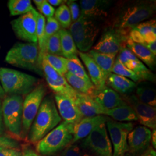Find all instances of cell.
<instances>
[{"instance_id": "1f68e13d", "label": "cell", "mask_w": 156, "mask_h": 156, "mask_svg": "<svg viewBox=\"0 0 156 156\" xmlns=\"http://www.w3.org/2000/svg\"><path fill=\"white\" fill-rule=\"evenodd\" d=\"M8 6L11 16L23 15L33 8L30 0H10L8 1Z\"/></svg>"}, {"instance_id": "ac0fdd59", "label": "cell", "mask_w": 156, "mask_h": 156, "mask_svg": "<svg viewBox=\"0 0 156 156\" xmlns=\"http://www.w3.org/2000/svg\"><path fill=\"white\" fill-rule=\"evenodd\" d=\"M109 117L104 115L93 117H83L78 123L74 124L73 141L71 144L85 138L96 127L101 124L105 123Z\"/></svg>"}, {"instance_id": "7a4b0ae2", "label": "cell", "mask_w": 156, "mask_h": 156, "mask_svg": "<svg viewBox=\"0 0 156 156\" xmlns=\"http://www.w3.org/2000/svg\"><path fill=\"white\" fill-rule=\"evenodd\" d=\"M155 10L156 6L153 2H135L123 8L116 16L112 28L116 29L128 37L130 31L150 18L154 13Z\"/></svg>"}, {"instance_id": "7402d4cb", "label": "cell", "mask_w": 156, "mask_h": 156, "mask_svg": "<svg viewBox=\"0 0 156 156\" xmlns=\"http://www.w3.org/2000/svg\"><path fill=\"white\" fill-rule=\"evenodd\" d=\"M126 47L131 50L140 60H142L151 70L156 68V56L153 55L145 45L133 42L128 37L126 41Z\"/></svg>"}, {"instance_id": "52a82bcc", "label": "cell", "mask_w": 156, "mask_h": 156, "mask_svg": "<svg viewBox=\"0 0 156 156\" xmlns=\"http://www.w3.org/2000/svg\"><path fill=\"white\" fill-rule=\"evenodd\" d=\"M100 32V28L92 20L80 15L78 20L69 27L76 48L81 52L89 51Z\"/></svg>"}, {"instance_id": "4dcf8cb0", "label": "cell", "mask_w": 156, "mask_h": 156, "mask_svg": "<svg viewBox=\"0 0 156 156\" xmlns=\"http://www.w3.org/2000/svg\"><path fill=\"white\" fill-rule=\"evenodd\" d=\"M66 67L67 73H70L73 75L82 78L86 80L91 81L89 75L86 73L82 63L79 59L78 57L72 58H66Z\"/></svg>"}, {"instance_id": "8d00e7d4", "label": "cell", "mask_w": 156, "mask_h": 156, "mask_svg": "<svg viewBox=\"0 0 156 156\" xmlns=\"http://www.w3.org/2000/svg\"><path fill=\"white\" fill-rule=\"evenodd\" d=\"M45 24L46 20L45 17L39 13L37 25V37L39 52L42 50L44 44V39L45 36Z\"/></svg>"}, {"instance_id": "9a60e30c", "label": "cell", "mask_w": 156, "mask_h": 156, "mask_svg": "<svg viewBox=\"0 0 156 156\" xmlns=\"http://www.w3.org/2000/svg\"><path fill=\"white\" fill-rule=\"evenodd\" d=\"M89 95L105 111L127 104L120 95L106 85L100 89L95 87Z\"/></svg>"}, {"instance_id": "603a6c76", "label": "cell", "mask_w": 156, "mask_h": 156, "mask_svg": "<svg viewBox=\"0 0 156 156\" xmlns=\"http://www.w3.org/2000/svg\"><path fill=\"white\" fill-rule=\"evenodd\" d=\"M106 85H108L119 94H121L124 95L131 93L136 86V84L131 80L113 73H111L107 78Z\"/></svg>"}, {"instance_id": "f1b7e54d", "label": "cell", "mask_w": 156, "mask_h": 156, "mask_svg": "<svg viewBox=\"0 0 156 156\" xmlns=\"http://www.w3.org/2000/svg\"><path fill=\"white\" fill-rule=\"evenodd\" d=\"M64 77L69 84L78 93L89 95L95 87L91 81L79 78L70 73H66Z\"/></svg>"}, {"instance_id": "7dc6e473", "label": "cell", "mask_w": 156, "mask_h": 156, "mask_svg": "<svg viewBox=\"0 0 156 156\" xmlns=\"http://www.w3.org/2000/svg\"><path fill=\"white\" fill-rule=\"evenodd\" d=\"M22 156H42L37 151H34L30 148H26L22 152Z\"/></svg>"}, {"instance_id": "7c38bea8", "label": "cell", "mask_w": 156, "mask_h": 156, "mask_svg": "<svg viewBox=\"0 0 156 156\" xmlns=\"http://www.w3.org/2000/svg\"><path fill=\"white\" fill-rule=\"evenodd\" d=\"M128 38L116 29L108 30L102 34L98 42L94 46L93 50L101 53L116 55L126 47Z\"/></svg>"}, {"instance_id": "b9f144b4", "label": "cell", "mask_w": 156, "mask_h": 156, "mask_svg": "<svg viewBox=\"0 0 156 156\" xmlns=\"http://www.w3.org/2000/svg\"><path fill=\"white\" fill-rule=\"evenodd\" d=\"M67 6L71 13L72 22H75L80 15V11L79 9V6L77 2L74 1H67Z\"/></svg>"}, {"instance_id": "ab89813d", "label": "cell", "mask_w": 156, "mask_h": 156, "mask_svg": "<svg viewBox=\"0 0 156 156\" xmlns=\"http://www.w3.org/2000/svg\"><path fill=\"white\" fill-rule=\"evenodd\" d=\"M20 147L19 142L15 139L5 136H0V149L17 148Z\"/></svg>"}, {"instance_id": "3957f363", "label": "cell", "mask_w": 156, "mask_h": 156, "mask_svg": "<svg viewBox=\"0 0 156 156\" xmlns=\"http://www.w3.org/2000/svg\"><path fill=\"white\" fill-rule=\"evenodd\" d=\"M5 62L13 66L42 75L37 43H16L7 53Z\"/></svg>"}, {"instance_id": "484cf974", "label": "cell", "mask_w": 156, "mask_h": 156, "mask_svg": "<svg viewBox=\"0 0 156 156\" xmlns=\"http://www.w3.org/2000/svg\"><path fill=\"white\" fill-rule=\"evenodd\" d=\"M88 55L100 67L106 80L109 75L112 73V69L116 55L101 53L93 49L89 50Z\"/></svg>"}, {"instance_id": "836d02e7", "label": "cell", "mask_w": 156, "mask_h": 156, "mask_svg": "<svg viewBox=\"0 0 156 156\" xmlns=\"http://www.w3.org/2000/svg\"><path fill=\"white\" fill-rule=\"evenodd\" d=\"M43 58H45L62 76H64L67 73L66 58L64 57L45 54Z\"/></svg>"}, {"instance_id": "4316f807", "label": "cell", "mask_w": 156, "mask_h": 156, "mask_svg": "<svg viewBox=\"0 0 156 156\" xmlns=\"http://www.w3.org/2000/svg\"><path fill=\"white\" fill-rule=\"evenodd\" d=\"M46 78V82L55 94L65 96L75 100L77 92L69 84L64 76H60L58 80L54 81Z\"/></svg>"}, {"instance_id": "2e32d148", "label": "cell", "mask_w": 156, "mask_h": 156, "mask_svg": "<svg viewBox=\"0 0 156 156\" xmlns=\"http://www.w3.org/2000/svg\"><path fill=\"white\" fill-rule=\"evenodd\" d=\"M126 102L132 106L138 120L144 126L155 129L156 128V107L149 106L140 102L135 95L126 97Z\"/></svg>"}, {"instance_id": "db71d44e", "label": "cell", "mask_w": 156, "mask_h": 156, "mask_svg": "<svg viewBox=\"0 0 156 156\" xmlns=\"http://www.w3.org/2000/svg\"><path fill=\"white\" fill-rule=\"evenodd\" d=\"M5 95V93L4 91V90L2 89V88L0 84V98H4Z\"/></svg>"}, {"instance_id": "5b68a950", "label": "cell", "mask_w": 156, "mask_h": 156, "mask_svg": "<svg viewBox=\"0 0 156 156\" xmlns=\"http://www.w3.org/2000/svg\"><path fill=\"white\" fill-rule=\"evenodd\" d=\"M73 126L62 122L37 143V151L41 155L50 156L64 149L73 141Z\"/></svg>"}, {"instance_id": "f546056e", "label": "cell", "mask_w": 156, "mask_h": 156, "mask_svg": "<svg viewBox=\"0 0 156 156\" xmlns=\"http://www.w3.org/2000/svg\"><path fill=\"white\" fill-rule=\"evenodd\" d=\"M61 29L60 24L56 20L54 17H51L47 18V21L45 24V36L44 39V44L42 49L39 52V62L41 65V62L43 57L45 55V49L47 41L50 37L56 33L58 32Z\"/></svg>"}, {"instance_id": "277c9868", "label": "cell", "mask_w": 156, "mask_h": 156, "mask_svg": "<svg viewBox=\"0 0 156 156\" xmlns=\"http://www.w3.org/2000/svg\"><path fill=\"white\" fill-rule=\"evenodd\" d=\"M39 79L26 73L0 68V83L6 95H26L39 83Z\"/></svg>"}, {"instance_id": "f5cc1de1", "label": "cell", "mask_w": 156, "mask_h": 156, "mask_svg": "<svg viewBox=\"0 0 156 156\" xmlns=\"http://www.w3.org/2000/svg\"><path fill=\"white\" fill-rule=\"evenodd\" d=\"M34 4L36 5L37 7L38 8L40 6L42 5V4L44 2V0H34L33 1Z\"/></svg>"}, {"instance_id": "d6986e66", "label": "cell", "mask_w": 156, "mask_h": 156, "mask_svg": "<svg viewBox=\"0 0 156 156\" xmlns=\"http://www.w3.org/2000/svg\"><path fill=\"white\" fill-rule=\"evenodd\" d=\"M109 4L108 1L82 0L80 1V15L90 19L106 17Z\"/></svg>"}, {"instance_id": "681fc988", "label": "cell", "mask_w": 156, "mask_h": 156, "mask_svg": "<svg viewBox=\"0 0 156 156\" xmlns=\"http://www.w3.org/2000/svg\"><path fill=\"white\" fill-rule=\"evenodd\" d=\"M139 156H156V151L154 150L153 147L149 146L147 150Z\"/></svg>"}, {"instance_id": "8fae6325", "label": "cell", "mask_w": 156, "mask_h": 156, "mask_svg": "<svg viewBox=\"0 0 156 156\" xmlns=\"http://www.w3.org/2000/svg\"><path fill=\"white\" fill-rule=\"evenodd\" d=\"M39 12L33 8L31 11L13 20L12 27L17 37L28 43H37V25Z\"/></svg>"}, {"instance_id": "c3c4849f", "label": "cell", "mask_w": 156, "mask_h": 156, "mask_svg": "<svg viewBox=\"0 0 156 156\" xmlns=\"http://www.w3.org/2000/svg\"><path fill=\"white\" fill-rule=\"evenodd\" d=\"M144 45L151 51L153 55L156 56V41L149 43H145Z\"/></svg>"}, {"instance_id": "8992f818", "label": "cell", "mask_w": 156, "mask_h": 156, "mask_svg": "<svg viewBox=\"0 0 156 156\" xmlns=\"http://www.w3.org/2000/svg\"><path fill=\"white\" fill-rule=\"evenodd\" d=\"M23 97L6 95L2 99V116L5 129L17 138H21Z\"/></svg>"}, {"instance_id": "4fadbf2b", "label": "cell", "mask_w": 156, "mask_h": 156, "mask_svg": "<svg viewBox=\"0 0 156 156\" xmlns=\"http://www.w3.org/2000/svg\"><path fill=\"white\" fill-rule=\"evenodd\" d=\"M151 131L144 126L133 128L127 136L126 156H139L150 146Z\"/></svg>"}, {"instance_id": "5bb4252c", "label": "cell", "mask_w": 156, "mask_h": 156, "mask_svg": "<svg viewBox=\"0 0 156 156\" xmlns=\"http://www.w3.org/2000/svg\"><path fill=\"white\" fill-rule=\"evenodd\" d=\"M123 66L134 72L142 81L154 82L155 75L127 47L119 51L117 57Z\"/></svg>"}, {"instance_id": "d4e9b609", "label": "cell", "mask_w": 156, "mask_h": 156, "mask_svg": "<svg viewBox=\"0 0 156 156\" xmlns=\"http://www.w3.org/2000/svg\"><path fill=\"white\" fill-rule=\"evenodd\" d=\"M135 96L140 102L149 106L156 107V90L149 82L142 81L136 86Z\"/></svg>"}, {"instance_id": "cb8c5ba5", "label": "cell", "mask_w": 156, "mask_h": 156, "mask_svg": "<svg viewBox=\"0 0 156 156\" xmlns=\"http://www.w3.org/2000/svg\"><path fill=\"white\" fill-rule=\"evenodd\" d=\"M104 115L111 117L115 121L116 120L119 122H131L138 120L134 109L128 104L106 110L104 112Z\"/></svg>"}, {"instance_id": "d6a6232c", "label": "cell", "mask_w": 156, "mask_h": 156, "mask_svg": "<svg viewBox=\"0 0 156 156\" xmlns=\"http://www.w3.org/2000/svg\"><path fill=\"white\" fill-rule=\"evenodd\" d=\"M55 18L64 29L67 30L72 24L71 13L66 4H62L56 9L55 12Z\"/></svg>"}, {"instance_id": "d590c367", "label": "cell", "mask_w": 156, "mask_h": 156, "mask_svg": "<svg viewBox=\"0 0 156 156\" xmlns=\"http://www.w3.org/2000/svg\"><path fill=\"white\" fill-rule=\"evenodd\" d=\"M45 54L54 56H62L60 36L59 31L53 35L47 41Z\"/></svg>"}, {"instance_id": "30bf717a", "label": "cell", "mask_w": 156, "mask_h": 156, "mask_svg": "<svg viewBox=\"0 0 156 156\" xmlns=\"http://www.w3.org/2000/svg\"><path fill=\"white\" fill-rule=\"evenodd\" d=\"M106 123L113 147L112 156H126L127 136L134 128V124L119 122L109 118Z\"/></svg>"}, {"instance_id": "ffe728a7", "label": "cell", "mask_w": 156, "mask_h": 156, "mask_svg": "<svg viewBox=\"0 0 156 156\" xmlns=\"http://www.w3.org/2000/svg\"><path fill=\"white\" fill-rule=\"evenodd\" d=\"M75 102L83 117H93L104 115L103 109L89 95L77 92Z\"/></svg>"}, {"instance_id": "f907efd6", "label": "cell", "mask_w": 156, "mask_h": 156, "mask_svg": "<svg viewBox=\"0 0 156 156\" xmlns=\"http://www.w3.org/2000/svg\"><path fill=\"white\" fill-rule=\"evenodd\" d=\"M48 2L51 5L57 6L62 5L64 4V3H67V1H62V0H48Z\"/></svg>"}, {"instance_id": "6da1fadb", "label": "cell", "mask_w": 156, "mask_h": 156, "mask_svg": "<svg viewBox=\"0 0 156 156\" xmlns=\"http://www.w3.org/2000/svg\"><path fill=\"white\" fill-rule=\"evenodd\" d=\"M55 100L51 95L45 97L34 120L27 135L28 140L37 144L62 122Z\"/></svg>"}, {"instance_id": "9c48e42d", "label": "cell", "mask_w": 156, "mask_h": 156, "mask_svg": "<svg viewBox=\"0 0 156 156\" xmlns=\"http://www.w3.org/2000/svg\"><path fill=\"white\" fill-rule=\"evenodd\" d=\"M84 148L98 156H112L111 141L106 129V123L98 126L82 140Z\"/></svg>"}, {"instance_id": "e0dca14e", "label": "cell", "mask_w": 156, "mask_h": 156, "mask_svg": "<svg viewBox=\"0 0 156 156\" xmlns=\"http://www.w3.org/2000/svg\"><path fill=\"white\" fill-rule=\"evenodd\" d=\"M57 108L64 122L75 124L83 117L79 111L75 101L60 95H55Z\"/></svg>"}, {"instance_id": "816d5d0a", "label": "cell", "mask_w": 156, "mask_h": 156, "mask_svg": "<svg viewBox=\"0 0 156 156\" xmlns=\"http://www.w3.org/2000/svg\"><path fill=\"white\" fill-rule=\"evenodd\" d=\"M151 140L152 142V145L154 149L156 148V129H153V132L151 133Z\"/></svg>"}, {"instance_id": "83f0119b", "label": "cell", "mask_w": 156, "mask_h": 156, "mask_svg": "<svg viewBox=\"0 0 156 156\" xmlns=\"http://www.w3.org/2000/svg\"><path fill=\"white\" fill-rule=\"evenodd\" d=\"M59 33L62 57L67 59L78 57V49L69 31L66 29L61 28Z\"/></svg>"}, {"instance_id": "ba28073f", "label": "cell", "mask_w": 156, "mask_h": 156, "mask_svg": "<svg viewBox=\"0 0 156 156\" xmlns=\"http://www.w3.org/2000/svg\"><path fill=\"white\" fill-rule=\"evenodd\" d=\"M47 91L45 84L39 83L32 91L26 95L23 104L22 139L27 138L30 129Z\"/></svg>"}, {"instance_id": "f35d334b", "label": "cell", "mask_w": 156, "mask_h": 156, "mask_svg": "<svg viewBox=\"0 0 156 156\" xmlns=\"http://www.w3.org/2000/svg\"><path fill=\"white\" fill-rule=\"evenodd\" d=\"M42 70L44 71L45 77L49 78L52 80L57 81L61 75L56 71V70L51 67L49 63L47 62L45 58H43L41 62Z\"/></svg>"}, {"instance_id": "e575fe53", "label": "cell", "mask_w": 156, "mask_h": 156, "mask_svg": "<svg viewBox=\"0 0 156 156\" xmlns=\"http://www.w3.org/2000/svg\"><path fill=\"white\" fill-rule=\"evenodd\" d=\"M112 73L116 74L117 75L123 76L124 78H128L129 79H131L134 82H140V78L132 71L127 68L124 66L119 62L117 58L115 59L113 63Z\"/></svg>"}, {"instance_id": "ee69618b", "label": "cell", "mask_w": 156, "mask_h": 156, "mask_svg": "<svg viewBox=\"0 0 156 156\" xmlns=\"http://www.w3.org/2000/svg\"><path fill=\"white\" fill-rule=\"evenodd\" d=\"M128 37L135 43L141 44L143 45L145 44V40L144 39V37L140 33V32L135 28H133L130 31Z\"/></svg>"}, {"instance_id": "11a10c76", "label": "cell", "mask_w": 156, "mask_h": 156, "mask_svg": "<svg viewBox=\"0 0 156 156\" xmlns=\"http://www.w3.org/2000/svg\"><path fill=\"white\" fill-rule=\"evenodd\" d=\"M83 156H91L89 155V154H84Z\"/></svg>"}, {"instance_id": "44dd1931", "label": "cell", "mask_w": 156, "mask_h": 156, "mask_svg": "<svg viewBox=\"0 0 156 156\" xmlns=\"http://www.w3.org/2000/svg\"><path fill=\"white\" fill-rule=\"evenodd\" d=\"M78 55L86 67L91 78L90 80L95 88L100 89L106 86V79L100 67L88 53L78 51Z\"/></svg>"}, {"instance_id": "7bdbcfd3", "label": "cell", "mask_w": 156, "mask_h": 156, "mask_svg": "<svg viewBox=\"0 0 156 156\" xmlns=\"http://www.w3.org/2000/svg\"><path fill=\"white\" fill-rule=\"evenodd\" d=\"M62 156H83L80 147L76 145H69L62 153Z\"/></svg>"}, {"instance_id": "74e56055", "label": "cell", "mask_w": 156, "mask_h": 156, "mask_svg": "<svg viewBox=\"0 0 156 156\" xmlns=\"http://www.w3.org/2000/svg\"><path fill=\"white\" fill-rule=\"evenodd\" d=\"M134 28L140 32L143 37L151 33L156 34V20L141 23Z\"/></svg>"}, {"instance_id": "bcb514c9", "label": "cell", "mask_w": 156, "mask_h": 156, "mask_svg": "<svg viewBox=\"0 0 156 156\" xmlns=\"http://www.w3.org/2000/svg\"><path fill=\"white\" fill-rule=\"evenodd\" d=\"M2 99L3 98H0V136H3L6 129L2 116Z\"/></svg>"}, {"instance_id": "60d3db41", "label": "cell", "mask_w": 156, "mask_h": 156, "mask_svg": "<svg viewBox=\"0 0 156 156\" xmlns=\"http://www.w3.org/2000/svg\"><path fill=\"white\" fill-rule=\"evenodd\" d=\"M37 8L40 12L39 13L42 15L44 17H46L47 18L53 17L55 15V9L54 7L50 5L46 0H44L42 5Z\"/></svg>"}, {"instance_id": "f6af8a7d", "label": "cell", "mask_w": 156, "mask_h": 156, "mask_svg": "<svg viewBox=\"0 0 156 156\" xmlns=\"http://www.w3.org/2000/svg\"><path fill=\"white\" fill-rule=\"evenodd\" d=\"M0 156H22V152L17 148L0 149Z\"/></svg>"}]
</instances>
